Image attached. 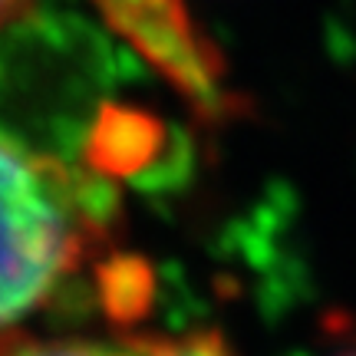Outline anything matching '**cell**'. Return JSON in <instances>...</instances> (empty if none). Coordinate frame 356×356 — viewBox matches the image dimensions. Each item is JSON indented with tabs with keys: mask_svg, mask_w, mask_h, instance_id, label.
Here are the masks:
<instances>
[{
	"mask_svg": "<svg viewBox=\"0 0 356 356\" xmlns=\"http://www.w3.org/2000/svg\"><path fill=\"white\" fill-rule=\"evenodd\" d=\"M99 241V204L50 155L0 136V343L76 274Z\"/></svg>",
	"mask_w": 356,
	"mask_h": 356,
	"instance_id": "6da1fadb",
	"label": "cell"
},
{
	"mask_svg": "<svg viewBox=\"0 0 356 356\" xmlns=\"http://www.w3.org/2000/svg\"><path fill=\"white\" fill-rule=\"evenodd\" d=\"M106 26L185 96L202 115L228 113L221 56L181 0H92Z\"/></svg>",
	"mask_w": 356,
	"mask_h": 356,
	"instance_id": "7a4b0ae2",
	"label": "cell"
},
{
	"mask_svg": "<svg viewBox=\"0 0 356 356\" xmlns=\"http://www.w3.org/2000/svg\"><path fill=\"white\" fill-rule=\"evenodd\" d=\"M225 343L218 333H188V337H145L122 343H86V340H26L10 337L0 343V356H215Z\"/></svg>",
	"mask_w": 356,
	"mask_h": 356,
	"instance_id": "3957f363",
	"label": "cell"
},
{
	"mask_svg": "<svg viewBox=\"0 0 356 356\" xmlns=\"http://www.w3.org/2000/svg\"><path fill=\"white\" fill-rule=\"evenodd\" d=\"M26 7V0H0V26H7L17 13Z\"/></svg>",
	"mask_w": 356,
	"mask_h": 356,
	"instance_id": "277c9868",
	"label": "cell"
},
{
	"mask_svg": "<svg viewBox=\"0 0 356 356\" xmlns=\"http://www.w3.org/2000/svg\"><path fill=\"white\" fill-rule=\"evenodd\" d=\"M340 356H356V346H350V350H346V353H340Z\"/></svg>",
	"mask_w": 356,
	"mask_h": 356,
	"instance_id": "5b68a950",
	"label": "cell"
}]
</instances>
